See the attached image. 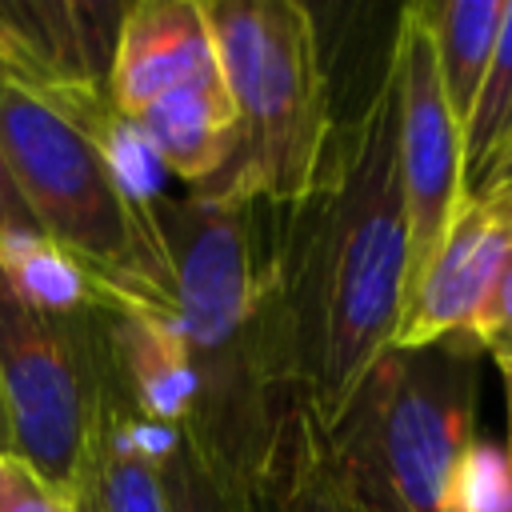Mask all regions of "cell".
Listing matches in <instances>:
<instances>
[{"instance_id":"cell-1","label":"cell","mask_w":512,"mask_h":512,"mask_svg":"<svg viewBox=\"0 0 512 512\" xmlns=\"http://www.w3.org/2000/svg\"><path fill=\"white\" fill-rule=\"evenodd\" d=\"M396 60L352 124L332 128L312 188L264 204V292L280 384L328 428L392 348L408 292V208L400 180Z\"/></svg>"},{"instance_id":"cell-2","label":"cell","mask_w":512,"mask_h":512,"mask_svg":"<svg viewBox=\"0 0 512 512\" xmlns=\"http://www.w3.org/2000/svg\"><path fill=\"white\" fill-rule=\"evenodd\" d=\"M144 212L164 264L168 312L196 380V412L184 432L252 476L292 400L268 332L264 204L188 188L184 196L144 200Z\"/></svg>"},{"instance_id":"cell-3","label":"cell","mask_w":512,"mask_h":512,"mask_svg":"<svg viewBox=\"0 0 512 512\" xmlns=\"http://www.w3.org/2000/svg\"><path fill=\"white\" fill-rule=\"evenodd\" d=\"M120 116L76 112L0 84V156L40 236L84 264L112 296L168 308L160 248L112 144Z\"/></svg>"},{"instance_id":"cell-4","label":"cell","mask_w":512,"mask_h":512,"mask_svg":"<svg viewBox=\"0 0 512 512\" xmlns=\"http://www.w3.org/2000/svg\"><path fill=\"white\" fill-rule=\"evenodd\" d=\"M480 348L472 332L388 348L336 424H320L344 488L368 512H456L476 444Z\"/></svg>"},{"instance_id":"cell-5","label":"cell","mask_w":512,"mask_h":512,"mask_svg":"<svg viewBox=\"0 0 512 512\" xmlns=\"http://www.w3.org/2000/svg\"><path fill=\"white\" fill-rule=\"evenodd\" d=\"M204 16L236 112V152L192 192L288 208L312 188L336 128L316 20L296 0H208Z\"/></svg>"},{"instance_id":"cell-6","label":"cell","mask_w":512,"mask_h":512,"mask_svg":"<svg viewBox=\"0 0 512 512\" xmlns=\"http://www.w3.org/2000/svg\"><path fill=\"white\" fill-rule=\"evenodd\" d=\"M104 384L100 296L76 312L28 304L0 268V396L12 452L88 512L92 436Z\"/></svg>"},{"instance_id":"cell-7","label":"cell","mask_w":512,"mask_h":512,"mask_svg":"<svg viewBox=\"0 0 512 512\" xmlns=\"http://www.w3.org/2000/svg\"><path fill=\"white\" fill-rule=\"evenodd\" d=\"M396 60V92H400V180L408 208V288L436 256L440 240L452 228V216L464 200V164H460V124L444 100L432 36L424 24V8L408 4L388 40ZM408 296V292H404Z\"/></svg>"},{"instance_id":"cell-8","label":"cell","mask_w":512,"mask_h":512,"mask_svg":"<svg viewBox=\"0 0 512 512\" xmlns=\"http://www.w3.org/2000/svg\"><path fill=\"white\" fill-rule=\"evenodd\" d=\"M120 4L0 0V84H16L76 112L112 108L108 72Z\"/></svg>"},{"instance_id":"cell-9","label":"cell","mask_w":512,"mask_h":512,"mask_svg":"<svg viewBox=\"0 0 512 512\" xmlns=\"http://www.w3.org/2000/svg\"><path fill=\"white\" fill-rule=\"evenodd\" d=\"M512 252V212L500 200L464 196L448 236L404 296L392 348L412 352L472 332L504 260Z\"/></svg>"},{"instance_id":"cell-10","label":"cell","mask_w":512,"mask_h":512,"mask_svg":"<svg viewBox=\"0 0 512 512\" xmlns=\"http://www.w3.org/2000/svg\"><path fill=\"white\" fill-rule=\"evenodd\" d=\"M216 40L200 0H136L124 4L108 96L116 116L132 120L152 100L188 88L220 84Z\"/></svg>"},{"instance_id":"cell-11","label":"cell","mask_w":512,"mask_h":512,"mask_svg":"<svg viewBox=\"0 0 512 512\" xmlns=\"http://www.w3.org/2000/svg\"><path fill=\"white\" fill-rule=\"evenodd\" d=\"M256 512H368L340 480L324 428L312 408L292 396L252 472Z\"/></svg>"},{"instance_id":"cell-12","label":"cell","mask_w":512,"mask_h":512,"mask_svg":"<svg viewBox=\"0 0 512 512\" xmlns=\"http://www.w3.org/2000/svg\"><path fill=\"white\" fill-rule=\"evenodd\" d=\"M128 124L144 140L152 160L164 172L180 176L188 188L212 180L236 152V112L224 80L176 88L152 100Z\"/></svg>"},{"instance_id":"cell-13","label":"cell","mask_w":512,"mask_h":512,"mask_svg":"<svg viewBox=\"0 0 512 512\" xmlns=\"http://www.w3.org/2000/svg\"><path fill=\"white\" fill-rule=\"evenodd\" d=\"M504 4L508 0H440V4H420L424 24L432 36L436 52V72L444 100L464 128L468 108L480 92V80L488 72V60L496 52V36L504 24Z\"/></svg>"},{"instance_id":"cell-14","label":"cell","mask_w":512,"mask_h":512,"mask_svg":"<svg viewBox=\"0 0 512 512\" xmlns=\"http://www.w3.org/2000/svg\"><path fill=\"white\" fill-rule=\"evenodd\" d=\"M512 140V0L504 4V24L496 36V52L480 80V92L460 128V164H464V196H476L504 156Z\"/></svg>"},{"instance_id":"cell-15","label":"cell","mask_w":512,"mask_h":512,"mask_svg":"<svg viewBox=\"0 0 512 512\" xmlns=\"http://www.w3.org/2000/svg\"><path fill=\"white\" fill-rule=\"evenodd\" d=\"M160 472H164L168 512H256L252 476L236 460L212 452L192 432H180Z\"/></svg>"},{"instance_id":"cell-16","label":"cell","mask_w":512,"mask_h":512,"mask_svg":"<svg viewBox=\"0 0 512 512\" xmlns=\"http://www.w3.org/2000/svg\"><path fill=\"white\" fill-rule=\"evenodd\" d=\"M0 268L16 292L44 312H76L100 296L96 276L44 236H4Z\"/></svg>"},{"instance_id":"cell-17","label":"cell","mask_w":512,"mask_h":512,"mask_svg":"<svg viewBox=\"0 0 512 512\" xmlns=\"http://www.w3.org/2000/svg\"><path fill=\"white\" fill-rule=\"evenodd\" d=\"M456 512H512V464L496 444H472L456 484Z\"/></svg>"},{"instance_id":"cell-18","label":"cell","mask_w":512,"mask_h":512,"mask_svg":"<svg viewBox=\"0 0 512 512\" xmlns=\"http://www.w3.org/2000/svg\"><path fill=\"white\" fill-rule=\"evenodd\" d=\"M0 512H80L28 460L0 452Z\"/></svg>"},{"instance_id":"cell-19","label":"cell","mask_w":512,"mask_h":512,"mask_svg":"<svg viewBox=\"0 0 512 512\" xmlns=\"http://www.w3.org/2000/svg\"><path fill=\"white\" fill-rule=\"evenodd\" d=\"M472 340L480 352H488L500 364V372L512 368V252H508V260H504V268H500V276H496V284H492V292H488V300L472 324Z\"/></svg>"},{"instance_id":"cell-20","label":"cell","mask_w":512,"mask_h":512,"mask_svg":"<svg viewBox=\"0 0 512 512\" xmlns=\"http://www.w3.org/2000/svg\"><path fill=\"white\" fill-rule=\"evenodd\" d=\"M4 236H40V228H36V220L28 216L20 192H16L12 176H8V164H4V156H0V240H4Z\"/></svg>"},{"instance_id":"cell-21","label":"cell","mask_w":512,"mask_h":512,"mask_svg":"<svg viewBox=\"0 0 512 512\" xmlns=\"http://www.w3.org/2000/svg\"><path fill=\"white\" fill-rule=\"evenodd\" d=\"M500 192H512V140H508L504 156L496 160V168L488 172V180H484V188L476 196H500Z\"/></svg>"},{"instance_id":"cell-22","label":"cell","mask_w":512,"mask_h":512,"mask_svg":"<svg viewBox=\"0 0 512 512\" xmlns=\"http://www.w3.org/2000/svg\"><path fill=\"white\" fill-rule=\"evenodd\" d=\"M504 396H508V464H512V368H504Z\"/></svg>"},{"instance_id":"cell-23","label":"cell","mask_w":512,"mask_h":512,"mask_svg":"<svg viewBox=\"0 0 512 512\" xmlns=\"http://www.w3.org/2000/svg\"><path fill=\"white\" fill-rule=\"evenodd\" d=\"M0 452H12V428H8V412H4V396H0Z\"/></svg>"},{"instance_id":"cell-24","label":"cell","mask_w":512,"mask_h":512,"mask_svg":"<svg viewBox=\"0 0 512 512\" xmlns=\"http://www.w3.org/2000/svg\"><path fill=\"white\" fill-rule=\"evenodd\" d=\"M484 200H500V204L512 212V192H504V196H484Z\"/></svg>"}]
</instances>
